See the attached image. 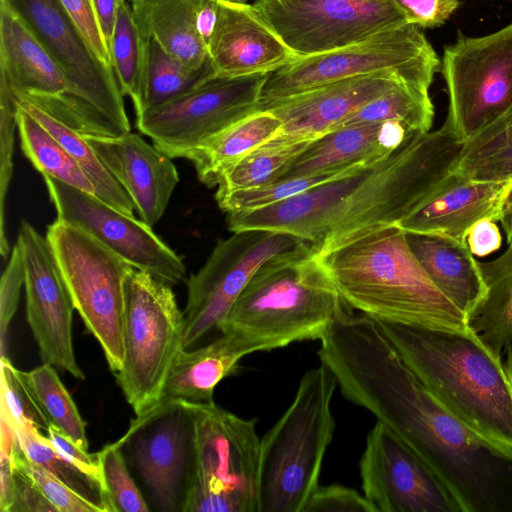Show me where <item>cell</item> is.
Returning <instances> with one entry per match:
<instances>
[{
	"instance_id": "6da1fadb",
	"label": "cell",
	"mask_w": 512,
	"mask_h": 512,
	"mask_svg": "<svg viewBox=\"0 0 512 512\" xmlns=\"http://www.w3.org/2000/svg\"><path fill=\"white\" fill-rule=\"evenodd\" d=\"M320 343V363L343 396L409 445L462 512H512V447L477 433L438 402L375 319L348 314Z\"/></svg>"
},
{
	"instance_id": "7a4b0ae2",
	"label": "cell",
	"mask_w": 512,
	"mask_h": 512,
	"mask_svg": "<svg viewBox=\"0 0 512 512\" xmlns=\"http://www.w3.org/2000/svg\"><path fill=\"white\" fill-rule=\"evenodd\" d=\"M376 321L438 402L477 433L512 447V378L466 327Z\"/></svg>"
},
{
	"instance_id": "3957f363",
	"label": "cell",
	"mask_w": 512,
	"mask_h": 512,
	"mask_svg": "<svg viewBox=\"0 0 512 512\" xmlns=\"http://www.w3.org/2000/svg\"><path fill=\"white\" fill-rule=\"evenodd\" d=\"M318 256L344 304L361 314L465 328V314L432 282L397 225L368 230Z\"/></svg>"
},
{
	"instance_id": "277c9868",
	"label": "cell",
	"mask_w": 512,
	"mask_h": 512,
	"mask_svg": "<svg viewBox=\"0 0 512 512\" xmlns=\"http://www.w3.org/2000/svg\"><path fill=\"white\" fill-rule=\"evenodd\" d=\"M312 243L277 254L252 276L218 330L231 331L255 352L320 340L346 312Z\"/></svg>"
},
{
	"instance_id": "5b68a950",
	"label": "cell",
	"mask_w": 512,
	"mask_h": 512,
	"mask_svg": "<svg viewBox=\"0 0 512 512\" xmlns=\"http://www.w3.org/2000/svg\"><path fill=\"white\" fill-rule=\"evenodd\" d=\"M336 386L322 363L306 372L287 410L261 438L258 512H304L333 438Z\"/></svg>"
},
{
	"instance_id": "8992f818",
	"label": "cell",
	"mask_w": 512,
	"mask_h": 512,
	"mask_svg": "<svg viewBox=\"0 0 512 512\" xmlns=\"http://www.w3.org/2000/svg\"><path fill=\"white\" fill-rule=\"evenodd\" d=\"M464 145L446 124L412 133L349 196L314 246L317 253L368 230L397 224L453 171Z\"/></svg>"
},
{
	"instance_id": "52a82bcc",
	"label": "cell",
	"mask_w": 512,
	"mask_h": 512,
	"mask_svg": "<svg viewBox=\"0 0 512 512\" xmlns=\"http://www.w3.org/2000/svg\"><path fill=\"white\" fill-rule=\"evenodd\" d=\"M439 68L440 60L419 27L404 24L333 51L297 57L269 73L258 110L316 87L376 73H395L429 90Z\"/></svg>"
},
{
	"instance_id": "ba28073f",
	"label": "cell",
	"mask_w": 512,
	"mask_h": 512,
	"mask_svg": "<svg viewBox=\"0 0 512 512\" xmlns=\"http://www.w3.org/2000/svg\"><path fill=\"white\" fill-rule=\"evenodd\" d=\"M183 327L171 285L133 268L124 283V360L114 374L136 415L160 401Z\"/></svg>"
},
{
	"instance_id": "9c48e42d",
	"label": "cell",
	"mask_w": 512,
	"mask_h": 512,
	"mask_svg": "<svg viewBox=\"0 0 512 512\" xmlns=\"http://www.w3.org/2000/svg\"><path fill=\"white\" fill-rule=\"evenodd\" d=\"M195 462L183 512H258L260 438L256 419L193 404Z\"/></svg>"
},
{
	"instance_id": "30bf717a",
	"label": "cell",
	"mask_w": 512,
	"mask_h": 512,
	"mask_svg": "<svg viewBox=\"0 0 512 512\" xmlns=\"http://www.w3.org/2000/svg\"><path fill=\"white\" fill-rule=\"evenodd\" d=\"M46 238L75 310L116 373L124 360V283L134 267L85 231L58 218L47 227Z\"/></svg>"
},
{
	"instance_id": "8fae6325",
	"label": "cell",
	"mask_w": 512,
	"mask_h": 512,
	"mask_svg": "<svg viewBox=\"0 0 512 512\" xmlns=\"http://www.w3.org/2000/svg\"><path fill=\"white\" fill-rule=\"evenodd\" d=\"M269 73L211 76L184 94L136 115L137 129L170 158H186L209 139L258 111Z\"/></svg>"
},
{
	"instance_id": "7c38bea8",
	"label": "cell",
	"mask_w": 512,
	"mask_h": 512,
	"mask_svg": "<svg viewBox=\"0 0 512 512\" xmlns=\"http://www.w3.org/2000/svg\"><path fill=\"white\" fill-rule=\"evenodd\" d=\"M449 108L444 124L464 144L512 105V24L446 47L442 59Z\"/></svg>"
},
{
	"instance_id": "4fadbf2b",
	"label": "cell",
	"mask_w": 512,
	"mask_h": 512,
	"mask_svg": "<svg viewBox=\"0 0 512 512\" xmlns=\"http://www.w3.org/2000/svg\"><path fill=\"white\" fill-rule=\"evenodd\" d=\"M195 420L193 404L161 399L116 441L159 511L183 512L194 470Z\"/></svg>"
},
{
	"instance_id": "5bb4252c",
	"label": "cell",
	"mask_w": 512,
	"mask_h": 512,
	"mask_svg": "<svg viewBox=\"0 0 512 512\" xmlns=\"http://www.w3.org/2000/svg\"><path fill=\"white\" fill-rule=\"evenodd\" d=\"M306 241L294 236L245 230L218 241L205 264L187 280L182 350H191L225 318L252 276L273 256Z\"/></svg>"
},
{
	"instance_id": "9a60e30c",
	"label": "cell",
	"mask_w": 512,
	"mask_h": 512,
	"mask_svg": "<svg viewBox=\"0 0 512 512\" xmlns=\"http://www.w3.org/2000/svg\"><path fill=\"white\" fill-rule=\"evenodd\" d=\"M253 6L298 57L408 24L392 0H256Z\"/></svg>"
},
{
	"instance_id": "2e32d148",
	"label": "cell",
	"mask_w": 512,
	"mask_h": 512,
	"mask_svg": "<svg viewBox=\"0 0 512 512\" xmlns=\"http://www.w3.org/2000/svg\"><path fill=\"white\" fill-rule=\"evenodd\" d=\"M26 23L65 74L69 94L119 136L130 132L123 94L112 67L101 63L57 0H0Z\"/></svg>"
},
{
	"instance_id": "e0dca14e",
	"label": "cell",
	"mask_w": 512,
	"mask_h": 512,
	"mask_svg": "<svg viewBox=\"0 0 512 512\" xmlns=\"http://www.w3.org/2000/svg\"><path fill=\"white\" fill-rule=\"evenodd\" d=\"M57 218L85 231L135 269L176 285L186 267L141 219L128 215L97 196L50 176H43Z\"/></svg>"
},
{
	"instance_id": "ac0fdd59",
	"label": "cell",
	"mask_w": 512,
	"mask_h": 512,
	"mask_svg": "<svg viewBox=\"0 0 512 512\" xmlns=\"http://www.w3.org/2000/svg\"><path fill=\"white\" fill-rule=\"evenodd\" d=\"M359 471L376 512H462L433 469L380 421L367 434Z\"/></svg>"
},
{
	"instance_id": "d6986e66",
	"label": "cell",
	"mask_w": 512,
	"mask_h": 512,
	"mask_svg": "<svg viewBox=\"0 0 512 512\" xmlns=\"http://www.w3.org/2000/svg\"><path fill=\"white\" fill-rule=\"evenodd\" d=\"M24 267L26 316L43 363L84 379L72 344L74 305L51 246L22 220L17 242Z\"/></svg>"
},
{
	"instance_id": "ffe728a7",
	"label": "cell",
	"mask_w": 512,
	"mask_h": 512,
	"mask_svg": "<svg viewBox=\"0 0 512 512\" xmlns=\"http://www.w3.org/2000/svg\"><path fill=\"white\" fill-rule=\"evenodd\" d=\"M400 80L404 79L395 73L364 75L270 102L259 110L272 112L282 125L266 143L286 145L313 140L339 127Z\"/></svg>"
},
{
	"instance_id": "44dd1931",
	"label": "cell",
	"mask_w": 512,
	"mask_h": 512,
	"mask_svg": "<svg viewBox=\"0 0 512 512\" xmlns=\"http://www.w3.org/2000/svg\"><path fill=\"white\" fill-rule=\"evenodd\" d=\"M207 49L219 77L271 73L298 57L253 4L225 0H218Z\"/></svg>"
},
{
	"instance_id": "7402d4cb",
	"label": "cell",
	"mask_w": 512,
	"mask_h": 512,
	"mask_svg": "<svg viewBox=\"0 0 512 512\" xmlns=\"http://www.w3.org/2000/svg\"><path fill=\"white\" fill-rule=\"evenodd\" d=\"M83 137L129 195L140 219L156 224L179 182L171 158L131 131L118 137Z\"/></svg>"
},
{
	"instance_id": "603a6c76",
	"label": "cell",
	"mask_w": 512,
	"mask_h": 512,
	"mask_svg": "<svg viewBox=\"0 0 512 512\" xmlns=\"http://www.w3.org/2000/svg\"><path fill=\"white\" fill-rule=\"evenodd\" d=\"M375 166L357 169L267 206L227 213L228 228L232 232L285 233L316 246L343 204Z\"/></svg>"
},
{
	"instance_id": "cb8c5ba5",
	"label": "cell",
	"mask_w": 512,
	"mask_h": 512,
	"mask_svg": "<svg viewBox=\"0 0 512 512\" xmlns=\"http://www.w3.org/2000/svg\"><path fill=\"white\" fill-rule=\"evenodd\" d=\"M512 190V178L483 181L452 171L437 188L397 224L405 232L432 233L466 240L482 219L500 221Z\"/></svg>"
},
{
	"instance_id": "d4e9b609",
	"label": "cell",
	"mask_w": 512,
	"mask_h": 512,
	"mask_svg": "<svg viewBox=\"0 0 512 512\" xmlns=\"http://www.w3.org/2000/svg\"><path fill=\"white\" fill-rule=\"evenodd\" d=\"M412 133L398 122L337 127L311 140L272 182L375 166Z\"/></svg>"
},
{
	"instance_id": "484cf974",
	"label": "cell",
	"mask_w": 512,
	"mask_h": 512,
	"mask_svg": "<svg viewBox=\"0 0 512 512\" xmlns=\"http://www.w3.org/2000/svg\"><path fill=\"white\" fill-rule=\"evenodd\" d=\"M142 40L154 39L192 68L209 63L218 0H129Z\"/></svg>"
},
{
	"instance_id": "4316f807",
	"label": "cell",
	"mask_w": 512,
	"mask_h": 512,
	"mask_svg": "<svg viewBox=\"0 0 512 512\" xmlns=\"http://www.w3.org/2000/svg\"><path fill=\"white\" fill-rule=\"evenodd\" d=\"M0 79L15 95L69 94V82L53 56L6 3L0 1Z\"/></svg>"
},
{
	"instance_id": "83f0119b",
	"label": "cell",
	"mask_w": 512,
	"mask_h": 512,
	"mask_svg": "<svg viewBox=\"0 0 512 512\" xmlns=\"http://www.w3.org/2000/svg\"><path fill=\"white\" fill-rule=\"evenodd\" d=\"M251 353L255 349L231 331L221 332L220 337L196 350L181 349L170 367L161 399L213 403L216 386L235 374L240 360Z\"/></svg>"
},
{
	"instance_id": "f1b7e54d",
	"label": "cell",
	"mask_w": 512,
	"mask_h": 512,
	"mask_svg": "<svg viewBox=\"0 0 512 512\" xmlns=\"http://www.w3.org/2000/svg\"><path fill=\"white\" fill-rule=\"evenodd\" d=\"M408 245L436 287L465 315L487 286L466 240L432 233L405 232Z\"/></svg>"
},
{
	"instance_id": "f546056e",
	"label": "cell",
	"mask_w": 512,
	"mask_h": 512,
	"mask_svg": "<svg viewBox=\"0 0 512 512\" xmlns=\"http://www.w3.org/2000/svg\"><path fill=\"white\" fill-rule=\"evenodd\" d=\"M479 266L487 290L465 315V327L512 378V249Z\"/></svg>"
},
{
	"instance_id": "4dcf8cb0",
	"label": "cell",
	"mask_w": 512,
	"mask_h": 512,
	"mask_svg": "<svg viewBox=\"0 0 512 512\" xmlns=\"http://www.w3.org/2000/svg\"><path fill=\"white\" fill-rule=\"evenodd\" d=\"M281 125L272 112L258 110L209 139L188 160L193 162L198 179L215 187L227 169L272 139Z\"/></svg>"
},
{
	"instance_id": "1f68e13d",
	"label": "cell",
	"mask_w": 512,
	"mask_h": 512,
	"mask_svg": "<svg viewBox=\"0 0 512 512\" xmlns=\"http://www.w3.org/2000/svg\"><path fill=\"white\" fill-rule=\"evenodd\" d=\"M142 43L143 70L139 93L133 102L136 115L168 102L214 76L210 61L202 68H192L168 53L154 39L142 40Z\"/></svg>"
},
{
	"instance_id": "d6a6232c",
	"label": "cell",
	"mask_w": 512,
	"mask_h": 512,
	"mask_svg": "<svg viewBox=\"0 0 512 512\" xmlns=\"http://www.w3.org/2000/svg\"><path fill=\"white\" fill-rule=\"evenodd\" d=\"M15 99L17 105L41 123L75 159L90 179L95 196L110 206L128 215H133L135 209L129 195L82 135L52 118L26 99L16 96Z\"/></svg>"
},
{
	"instance_id": "836d02e7",
	"label": "cell",
	"mask_w": 512,
	"mask_h": 512,
	"mask_svg": "<svg viewBox=\"0 0 512 512\" xmlns=\"http://www.w3.org/2000/svg\"><path fill=\"white\" fill-rule=\"evenodd\" d=\"M433 119L434 105L428 90L400 80L340 126L398 122L411 132H427Z\"/></svg>"
},
{
	"instance_id": "e575fe53",
	"label": "cell",
	"mask_w": 512,
	"mask_h": 512,
	"mask_svg": "<svg viewBox=\"0 0 512 512\" xmlns=\"http://www.w3.org/2000/svg\"><path fill=\"white\" fill-rule=\"evenodd\" d=\"M16 118L21 149L43 176H50L95 195L85 172L41 123L19 106Z\"/></svg>"
},
{
	"instance_id": "d590c367",
	"label": "cell",
	"mask_w": 512,
	"mask_h": 512,
	"mask_svg": "<svg viewBox=\"0 0 512 512\" xmlns=\"http://www.w3.org/2000/svg\"><path fill=\"white\" fill-rule=\"evenodd\" d=\"M15 428L21 448L28 459L48 470L70 489L90 502L98 512H111L101 480L86 473L60 454L50 444L48 438L30 423L15 425Z\"/></svg>"
},
{
	"instance_id": "8d00e7d4",
	"label": "cell",
	"mask_w": 512,
	"mask_h": 512,
	"mask_svg": "<svg viewBox=\"0 0 512 512\" xmlns=\"http://www.w3.org/2000/svg\"><path fill=\"white\" fill-rule=\"evenodd\" d=\"M22 376L50 425L88 451L86 423L54 367L43 363Z\"/></svg>"
},
{
	"instance_id": "74e56055",
	"label": "cell",
	"mask_w": 512,
	"mask_h": 512,
	"mask_svg": "<svg viewBox=\"0 0 512 512\" xmlns=\"http://www.w3.org/2000/svg\"><path fill=\"white\" fill-rule=\"evenodd\" d=\"M310 141L286 145L265 143L254 149L222 174L215 198L272 182Z\"/></svg>"
},
{
	"instance_id": "f35d334b",
	"label": "cell",
	"mask_w": 512,
	"mask_h": 512,
	"mask_svg": "<svg viewBox=\"0 0 512 512\" xmlns=\"http://www.w3.org/2000/svg\"><path fill=\"white\" fill-rule=\"evenodd\" d=\"M109 53L121 92L133 103L141 83L144 47L129 0H123L120 5Z\"/></svg>"
},
{
	"instance_id": "ab89813d",
	"label": "cell",
	"mask_w": 512,
	"mask_h": 512,
	"mask_svg": "<svg viewBox=\"0 0 512 512\" xmlns=\"http://www.w3.org/2000/svg\"><path fill=\"white\" fill-rule=\"evenodd\" d=\"M363 168V167H360ZM284 179L258 187L238 190L215 198L220 209L230 213L267 206L304 192L314 186L345 176L357 169Z\"/></svg>"
},
{
	"instance_id": "60d3db41",
	"label": "cell",
	"mask_w": 512,
	"mask_h": 512,
	"mask_svg": "<svg viewBox=\"0 0 512 512\" xmlns=\"http://www.w3.org/2000/svg\"><path fill=\"white\" fill-rule=\"evenodd\" d=\"M102 481L111 512H148L140 490L127 467L120 446L114 442L98 452Z\"/></svg>"
},
{
	"instance_id": "b9f144b4",
	"label": "cell",
	"mask_w": 512,
	"mask_h": 512,
	"mask_svg": "<svg viewBox=\"0 0 512 512\" xmlns=\"http://www.w3.org/2000/svg\"><path fill=\"white\" fill-rule=\"evenodd\" d=\"M1 410L15 425L30 423L48 436L49 421L25 382L22 371L16 369L6 356L1 357Z\"/></svg>"
},
{
	"instance_id": "7bdbcfd3",
	"label": "cell",
	"mask_w": 512,
	"mask_h": 512,
	"mask_svg": "<svg viewBox=\"0 0 512 512\" xmlns=\"http://www.w3.org/2000/svg\"><path fill=\"white\" fill-rule=\"evenodd\" d=\"M17 102L8 84L0 79V254L11 253L5 226L6 197L13 174Z\"/></svg>"
},
{
	"instance_id": "ee69618b",
	"label": "cell",
	"mask_w": 512,
	"mask_h": 512,
	"mask_svg": "<svg viewBox=\"0 0 512 512\" xmlns=\"http://www.w3.org/2000/svg\"><path fill=\"white\" fill-rule=\"evenodd\" d=\"M14 464L33 480L57 512H98L90 502L48 470L28 459L20 443L14 453Z\"/></svg>"
},
{
	"instance_id": "f6af8a7d",
	"label": "cell",
	"mask_w": 512,
	"mask_h": 512,
	"mask_svg": "<svg viewBox=\"0 0 512 512\" xmlns=\"http://www.w3.org/2000/svg\"><path fill=\"white\" fill-rule=\"evenodd\" d=\"M24 285V267L17 243L12 247L9 261L0 282V345L1 357L5 355L8 326L17 309L21 287Z\"/></svg>"
},
{
	"instance_id": "bcb514c9",
	"label": "cell",
	"mask_w": 512,
	"mask_h": 512,
	"mask_svg": "<svg viewBox=\"0 0 512 512\" xmlns=\"http://www.w3.org/2000/svg\"><path fill=\"white\" fill-rule=\"evenodd\" d=\"M304 512H376L364 495L354 489L332 484L318 487Z\"/></svg>"
},
{
	"instance_id": "7dc6e473",
	"label": "cell",
	"mask_w": 512,
	"mask_h": 512,
	"mask_svg": "<svg viewBox=\"0 0 512 512\" xmlns=\"http://www.w3.org/2000/svg\"><path fill=\"white\" fill-rule=\"evenodd\" d=\"M453 171L468 178L501 181L512 178V143L473 158H460Z\"/></svg>"
},
{
	"instance_id": "c3c4849f",
	"label": "cell",
	"mask_w": 512,
	"mask_h": 512,
	"mask_svg": "<svg viewBox=\"0 0 512 512\" xmlns=\"http://www.w3.org/2000/svg\"><path fill=\"white\" fill-rule=\"evenodd\" d=\"M69 15L94 56L106 66L111 57L97 24L91 0H57Z\"/></svg>"
},
{
	"instance_id": "681fc988",
	"label": "cell",
	"mask_w": 512,
	"mask_h": 512,
	"mask_svg": "<svg viewBox=\"0 0 512 512\" xmlns=\"http://www.w3.org/2000/svg\"><path fill=\"white\" fill-rule=\"evenodd\" d=\"M408 24L421 28L440 26L459 6V0H392Z\"/></svg>"
},
{
	"instance_id": "f907efd6",
	"label": "cell",
	"mask_w": 512,
	"mask_h": 512,
	"mask_svg": "<svg viewBox=\"0 0 512 512\" xmlns=\"http://www.w3.org/2000/svg\"><path fill=\"white\" fill-rule=\"evenodd\" d=\"M512 143V105L498 119L465 143L460 158L488 154Z\"/></svg>"
},
{
	"instance_id": "816d5d0a",
	"label": "cell",
	"mask_w": 512,
	"mask_h": 512,
	"mask_svg": "<svg viewBox=\"0 0 512 512\" xmlns=\"http://www.w3.org/2000/svg\"><path fill=\"white\" fill-rule=\"evenodd\" d=\"M10 512H57L33 480L16 465Z\"/></svg>"
},
{
	"instance_id": "f5cc1de1",
	"label": "cell",
	"mask_w": 512,
	"mask_h": 512,
	"mask_svg": "<svg viewBox=\"0 0 512 512\" xmlns=\"http://www.w3.org/2000/svg\"><path fill=\"white\" fill-rule=\"evenodd\" d=\"M47 438L50 444L60 454L72 461L86 473L102 481L98 452L94 454L89 453L52 426L49 428Z\"/></svg>"
},
{
	"instance_id": "db71d44e",
	"label": "cell",
	"mask_w": 512,
	"mask_h": 512,
	"mask_svg": "<svg viewBox=\"0 0 512 512\" xmlns=\"http://www.w3.org/2000/svg\"><path fill=\"white\" fill-rule=\"evenodd\" d=\"M466 242L474 256L486 257L500 249L502 235L495 221L482 219L469 229Z\"/></svg>"
},
{
	"instance_id": "11a10c76",
	"label": "cell",
	"mask_w": 512,
	"mask_h": 512,
	"mask_svg": "<svg viewBox=\"0 0 512 512\" xmlns=\"http://www.w3.org/2000/svg\"><path fill=\"white\" fill-rule=\"evenodd\" d=\"M122 1L123 0H91L97 24L108 52L110 50L117 15Z\"/></svg>"
},
{
	"instance_id": "9f6ffc18",
	"label": "cell",
	"mask_w": 512,
	"mask_h": 512,
	"mask_svg": "<svg viewBox=\"0 0 512 512\" xmlns=\"http://www.w3.org/2000/svg\"><path fill=\"white\" fill-rule=\"evenodd\" d=\"M14 454L0 452V511L10 512L14 493Z\"/></svg>"
},
{
	"instance_id": "6f0895ef",
	"label": "cell",
	"mask_w": 512,
	"mask_h": 512,
	"mask_svg": "<svg viewBox=\"0 0 512 512\" xmlns=\"http://www.w3.org/2000/svg\"><path fill=\"white\" fill-rule=\"evenodd\" d=\"M499 222L505 231L508 247L512 249V190L504 204Z\"/></svg>"
},
{
	"instance_id": "680465c9",
	"label": "cell",
	"mask_w": 512,
	"mask_h": 512,
	"mask_svg": "<svg viewBox=\"0 0 512 512\" xmlns=\"http://www.w3.org/2000/svg\"><path fill=\"white\" fill-rule=\"evenodd\" d=\"M225 1L245 3L247 0H225Z\"/></svg>"
}]
</instances>
